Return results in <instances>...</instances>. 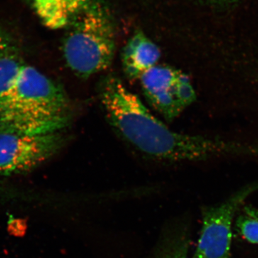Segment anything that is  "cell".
I'll return each mask as SVG.
<instances>
[{
	"label": "cell",
	"mask_w": 258,
	"mask_h": 258,
	"mask_svg": "<svg viewBox=\"0 0 258 258\" xmlns=\"http://www.w3.org/2000/svg\"><path fill=\"white\" fill-rule=\"evenodd\" d=\"M98 98L108 123L125 142L161 161H197L228 154L258 156V145L177 133L158 119L113 74L98 83Z\"/></svg>",
	"instance_id": "6da1fadb"
},
{
	"label": "cell",
	"mask_w": 258,
	"mask_h": 258,
	"mask_svg": "<svg viewBox=\"0 0 258 258\" xmlns=\"http://www.w3.org/2000/svg\"><path fill=\"white\" fill-rule=\"evenodd\" d=\"M71 120L63 88L24 63L18 79L0 100V132L48 134L62 132Z\"/></svg>",
	"instance_id": "7a4b0ae2"
},
{
	"label": "cell",
	"mask_w": 258,
	"mask_h": 258,
	"mask_svg": "<svg viewBox=\"0 0 258 258\" xmlns=\"http://www.w3.org/2000/svg\"><path fill=\"white\" fill-rule=\"evenodd\" d=\"M66 29L62 54L76 76L88 79L111 66L116 34L113 15L104 2L91 0Z\"/></svg>",
	"instance_id": "3957f363"
},
{
	"label": "cell",
	"mask_w": 258,
	"mask_h": 258,
	"mask_svg": "<svg viewBox=\"0 0 258 258\" xmlns=\"http://www.w3.org/2000/svg\"><path fill=\"white\" fill-rule=\"evenodd\" d=\"M67 137L62 132L26 134L0 132V174L30 171L59 152Z\"/></svg>",
	"instance_id": "277c9868"
},
{
	"label": "cell",
	"mask_w": 258,
	"mask_h": 258,
	"mask_svg": "<svg viewBox=\"0 0 258 258\" xmlns=\"http://www.w3.org/2000/svg\"><path fill=\"white\" fill-rule=\"evenodd\" d=\"M142 91L148 103L171 121L196 99L189 76L165 64H157L142 75Z\"/></svg>",
	"instance_id": "5b68a950"
},
{
	"label": "cell",
	"mask_w": 258,
	"mask_h": 258,
	"mask_svg": "<svg viewBox=\"0 0 258 258\" xmlns=\"http://www.w3.org/2000/svg\"><path fill=\"white\" fill-rule=\"evenodd\" d=\"M258 184L246 186L223 203L207 209L193 258H229L232 244V225L236 212Z\"/></svg>",
	"instance_id": "8992f818"
},
{
	"label": "cell",
	"mask_w": 258,
	"mask_h": 258,
	"mask_svg": "<svg viewBox=\"0 0 258 258\" xmlns=\"http://www.w3.org/2000/svg\"><path fill=\"white\" fill-rule=\"evenodd\" d=\"M161 55L159 47L144 32L137 30L122 50V67L125 76L131 80L140 79L157 66Z\"/></svg>",
	"instance_id": "52a82bcc"
},
{
	"label": "cell",
	"mask_w": 258,
	"mask_h": 258,
	"mask_svg": "<svg viewBox=\"0 0 258 258\" xmlns=\"http://www.w3.org/2000/svg\"><path fill=\"white\" fill-rule=\"evenodd\" d=\"M91 0H28L47 28L66 29Z\"/></svg>",
	"instance_id": "ba28073f"
},
{
	"label": "cell",
	"mask_w": 258,
	"mask_h": 258,
	"mask_svg": "<svg viewBox=\"0 0 258 258\" xmlns=\"http://www.w3.org/2000/svg\"><path fill=\"white\" fill-rule=\"evenodd\" d=\"M23 64L19 56L0 58V100L16 81Z\"/></svg>",
	"instance_id": "9c48e42d"
},
{
	"label": "cell",
	"mask_w": 258,
	"mask_h": 258,
	"mask_svg": "<svg viewBox=\"0 0 258 258\" xmlns=\"http://www.w3.org/2000/svg\"><path fill=\"white\" fill-rule=\"evenodd\" d=\"M237 230L246 240L258 244V220L247 215H241L237 219Z\"/></svg>",
	"instance_id": "30bf717a"
},
{
	"label": "cell",
	"mask_w": 258,
	"mask_h": 258,
	"mask_svg": "<svg viewBox=\"0 0 258 258\" xmlns=\"http://www.w3.org/2000/svg\"><path fill=\"white\" fill-rule=\"evenodd\" d=\"M20 48L13 35L0 26V58L8 56H19Z\"/></svg>",
	"instance_id": "8fae6325"
},
{
	"label": "cell",
	"mask_w": 258,
	"mask_h": 258,
	"mask_svg": "<svg viewBox=\"0 0 258 258\" xmlns=\"http://www.w3.org/2000/svg\"><path fill=\"white\" fill-rule=\"evenodd\" d=\"M204 3L215 8H224L233 5L238 0H202Z\"/></svg>",
	"instance_id": "7c38bea8"
},
{
	"label": "cell",
	"mask_w": 258,
	"mask_h": 258,
	"mask_svg": "<svg viewBox=\"0 0 258 258\" xmlns=\"http://www.w3.org/2000/svg\"><path fill=\"white\" fill-rule=\"evenodd\" d=\"M244 215H247L252 218L256 219L258 220V210L257 209L252 208V207H245L244 209Z\"/></svg>",
	"instance_id": "4fadbf2b"
}]
</instances>
